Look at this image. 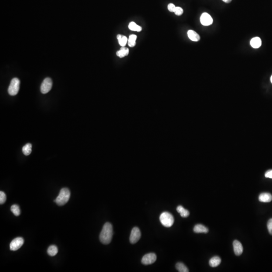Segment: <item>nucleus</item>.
Instances as JSON below:
<instances>
[{
    "label": "nucleus",
    "mask_w": 272,
    "mask_h": 272,
    "mask_svg": "<svg viewBox=\"0 0 272 272\" xmlns=\"http://www.w3.org/2000/svg\"><path fill=\"white\" fill-rule=\"evenodd\" d=\"M113 235V228L112 224L107 222L103 226L100 233L99 239L102 244H108L112 240Z\"/></svg>",
    "instance_id": "obj_1"
},
{
    "label": "nucleus",
    "mask_w": 272,
    "mask_h": 272,
    "mask_svg": "<svg viewBox=\"0 0 272 272\" xmlns=\"http://www.w3.org/2000/svg\"><path fill=\"white\" fill-rule=\"evenodd\" d=\"M70 196V190L67 188H63L61 190L59 196L54 201L59 206H64L69 201Z\"/></svg>",
    "instance_id": "obj_2"
},
{
    "label": "nucleus",
    "mask_w": 272,
    "mask_h": 272,
    "mask_svg": "<svg viewBox=\"0 0 272 272\" xmlns=\"http://www.w3.org/2000/svg\"><path fill=\"white\" fill-rule=\"evenodd\" d=\"M159 219L162 225L166 227H171L172 226L175 221L174 217L172 214L167 212L162 213L160 216Z\"/></svg>",
    "instance_id": "obj_3"
},
{
    "label": "nucleus",
    "mask_w": 272,
    "mask_h": 272,
    "mask_svg": "<svg viewBox=\"0 0 272 272\" xmlns=\"http://www.w3.org/2000/svg\"><path fill=\"white\" fill-rule=\"evenodd\" d=\"M20 80L17 78H14L12 80L8 88V93L11 96H15L17 94L20 87Z\"/></svg>",
    "instance_id": "obj_4"
},
{
    "label": "nucleus",
    "mask_w": 272,
    "mask_h": 272,
    "mask_svg": "<svg viewBox=\"0 0 272 272\" xmlns=\"http://www.w3.org/2000/svg\"><path fill=\"white\" fill-rule=\"evenodd\" d=\"M53 86V82L50 78H46L42 82L41 87L40 91L42 94H46L48 93L52 89Z\"/></svg>",
    "instance_id": "obj_5"
},
{
    "label": "nucleus",
    "mask_w": 272,
    "mask_h": 272,
    "mask_svg": "<svg viewBox=\"0 0 272 272\" xmlns=\"http://www.w3.org/2000/svg\"><path fill=\"white\" fill-rule=\"evenodd\" d=\"M141 233L139 228L135 227L132 230L130 237V241L132 244H136L140 239Z\"/></svg>",
    "instance_id": "obj_6"
},
{
    "label": "nucleus",
    "mask_w": 272,
    "mask_h": 272,
    "mask_svg": "<svg viewBox=\"0 0 272 272\" xmlns=\"http://www.w3.org/2000/svg\"><path fill=\"white\" fill-rule=\"evenodd\" d=\"M157 259V256L154 253L146 254L142 258L141 262L144 265H151L155 262Z\"/></svg>",
    "instance_id": "obj_7"
},
{
    "label": "nucleus",
    "mask_w": 272,
    "mask_h": 272,
    "mask_svg": "<svg viewBox=\"0 0 272 272\" xmlns=\"http://www.w3.org/2000/svg\"><path fill=\"white\" fill-rule=\"evenodd\" d=\"M24 244V239L22 237H17L13 239L10 244V250L16 251L18 250Z\"/></svg>",
    "instance_id": "obj_8"
},
{
    "label": "nucleus",
    "mask_w": 272,
    "mask_h": 272,
    "mask_svg": "<svg viewBox=\"0 0 272 272\" xmlns=\"http://www.w3.org/2000/svg\"><path fill=\"white\" fill-rule=\"evenodd\" d=\"M200 21L204 26H209L213 23V20L208 13H203L200 16Z\"/></svg>",
    "instance_id": "obj_9"
},
{
    "label": "nucleus",
    "mask_w": 272,
    "mask_h": 272,
    "mask_svg": "<svg viewBox=\"0 0 272 272\" xmlns=\"http://www.w3.org/2000/svg\"><path fill=\"white\" fill-rule=\"evenodd\" d=\"M233 245L234 252L235 255L237 256L241 255L242 254L244 250L242 244H241L239 241L235 240L233 242Z\"/></svg>",
    "instance_id": "obj_10"
},
{
    "label": "nucleus",
    "mask_w": 272,
    "mask_h": 272,
    "mask_svg": "<svg viewBox=\"0 0 272 272\" xmlns=\"http://www.w3.org/2000/svg\"><path fill=\"white\" fill-rule=\"evenodd\" d=\"M259 200L263 203H269L272 200V195L268 193H263L260 194L259 197Z\"/></svg>",
    "instance_id": "obj_11"
},
{
    "label": "nucleus",
    "mask_w": 272,
    "mask_h": 272,
    "mask_svg": "<svg viewBox=\"0 0 272 272\" xmlns=\"http://www.w3.org/2000/svg\"><path fill=\"white\" fill-rule=\"evenodd\" d=\"M193 231L196 233H207L209 231V229L203 225L197 224L193 228Z\"/></svg>",
    "instance_id": "obj_12"
},
{
    "label": "nucleus",
    "mask_w": 272,
    "mask_h": 272,
    "mask_svg": "<svg viewBox=\"0 0 272 272\" xmlns=\"http://www.w3.org/2000/svg\"><path fill=\"white\" fill-rule=\"evenodd\" d=\"M188 37L193 42H198L200 39V36L194 30H189L188 31Z\"/></svg>",
    "instance_id": "obj_13"
},
{
    "label": "nucleus",
    "mask_w": 272,
    "mask_h": 272,
    "mask_svg": "<svg viewBox=\"0 0 272 272\" xmlns=\"http://www.w3.org/2000/svg\"><path fill=\"white\" fill-rule=\"evenodd\" d=\"M250 44L254 49H258L262 45V40L259 37H254L251 39Z\"/></svg>",
    "instance_id": "obj_14"
},
{
    "label": "nucleus",
    "mask_w": 272,
    "mask_h": 272,
    "mask_svg": "<svg viewBox=\"0 0 272 272\" xmlns=\"http://www.w3.org/2000/svg\"><path fill=\"white\" fill-rule=\"evenodd\" d=\"M221 262L220 258L218 256H214L209 261V265L211 267H216L218 266Z\"/></svg>",
    "instance_id": "obj_15"
},
{
    "label": "nucleus",
    "mask_w": 272,
    "mask_h": 272,
    "mask_svg": "<svg viewBox=\"0 0 272 272\" xmlns=\"http://www.w3.org/2000/svg\"><path fill=\"white\" fill-rule=\"evenodd\" d=\"M176 210L182 217H188L189 215V211L188 210L185 209L182 206H178L176 208Z\"/></svg>",
    "instance_id": "obj_16"
},
{
    "label": "nucleus",
    "mask_w": 272,
    "mask_h": 272,
    "mask_svg": "<svg viewBox=\"0 0 272 272\" xmlns=\"http://www.w3.org/2000/svg\"><path fill=\"white\" fill-rule=\"evenodd\" d=\"M129 53V50L127 47L125 46H122V48L116 52V55L119 57L122 58L127 56Z\"/></svg>",
    "instance_id": "obj_17"
},
{
    "label": "nucleus",
    "mask_w": 272,
    "mask_h": 272,
    "mask_svg": "<svg viewBox=\"0 0 272 272\" xmlns=\"http://www.w3.org/2000/svg\"><path fill=\"white\" fill-rule=\"evenodd\" d=\"M57 252H58V248L57 246L54 245H50L47 249V254L50 256H54L57 254Z\"/></svg>",
    "instance_id": "obj_18"
},
{
    "label": "nucleus",
    "mask_w": 272,
    "mask_h": 272,
    "mask_svg": "<svg viewBox=\"0 0 272 272\" xmlns=\"http://www.w3.org/2000/svg\"><path fill=\"white\" fill-rule=\"evenodd\" d=\"M117 39H118L119 44L122 46H125L127 42V41H128V39L126 36H123L121 35H117Z\"/></svg>",
    "instance_id": "obj_19"
},
{
    "label": "nucleus",
    "mask_w": 272,
    "mask_h": 272,
    "mask_svg": "<svg viewBox=\"0 0 272 272\" xmlns=\"http://www.w3.org/2000/svg\"><path fill=\"white\" fill-rule=\"evenodd\" d=\"M137 38V36L135 35H130V36H129L127 43L130 47H133L136 46Z\"/></svg>",
    "instance_id": "obj_20"
},
{
    "label": "nucleus",
    "mask_w": 272,
    "mask_h": 272,
    "mask_svg": "<svg viewBox=\"0 0 272 272\" xmlns=\"http://www.w3.org/2000/svg\"><path fill=\"white\" fill-rule=\"evenodd\" d=\"M31 151L32 145L31 144H27L23 146V148H22V152L26 156H28L29 155H30L31 153Z\"/></svg>",
    "instance_id": "obj_21"
},
{
    "label": "nucleus",
    "mask_w": 272,
    "mask_h": 272,
    "mask_svg": "<svg viewBox=\"0 0 272 272\" xmlns=\"http://www.w3.org/2000/svg\"><path fill=\"white\" fill-rule=\"evenodd\" d=\"M176 269L179 272H189V270L186 266L182 263H178L176 264Z\"/></svg>",
    "instance_id": "obj_22"
},
{
    "label": "nucleus",
    "mask_w": 272,
    "mask_h": 272,
    "mask_svg": "<svg viewBox=\"0 0 272 272\" xmlns=\"http://www.w3.org/2000/svg\"><path fill=\"white\" fill-rule=\"evenodd\" d=\"M129 28L132 31L140 32L142 31V27L138 25L134 22H131L129 25Z\"/></svg>",
    "instance_id": "obj_23"
},
{
    "label": "nucleus",
    "mask_w": 272,
    "mask_h": 272,
    "mask_svg": "<svg viewBox=\"0 0 272 272\" xmlns=\"http://www.w3.org/2000/svg\"><path fill=\"white\" fill-rule=\"evenodd\" d=\"M11 211L16 216H18L20 214V210L17 205H13L11 207Z\"/></svg>",
    "instance_id": "obj_24"
},
{
    "label": "nucleus",
    "mask_w": 272,
    "mask_h": 272,
    "mask_svg": "<svg viewBox=\"0 0 272 272\" xmlns=\"http://www.w3.org/2000/svg\"><path fill=\"white\" fill-rule=\"evenodd\" d=\"M6 199H7V198H6V194L3 191H1L0 192V204L1 205L4 204L5 202H6Z\"/></svg>",
    "instance_id": "obj_25"
},
{
    "label": "nucleus",
    "mask_w": 272,
    "mask_h": 272,
    "mask_svg": "<svg viewBox=\"0 0 272 272\" xmlns=\"http://www.w3.org/2000/svg\"><path fill=\"white\" fill-rule=\"evenodd\" d=\"M183 13V9L180 7H176V9L175 10V14L177 16H181Z\"/></svg>",
    "instance_id": "obj_26"
},
{
    "label": "nucleus",
    "mask_w": 272,
    "mask_h": 272,
    "mask_svg": "<svg viewBox=\"0 0 272 272\" xmlns=\"http://www.w3.org/2000/svg\"><path fill=\"white\" fill-rule=\"evenodd\" d=\"M267 228L269 233L272 235V218L269 220L267 223Z\"/></svg>",
    "instance_id": "obj_27"
},
{
    "label": "nucleus",
    "mask_w": 272,
    "mask_h": 272,
    "mask_svg": "<svg viewBox=\"0 0 272 272\" xmlns=\"http://www.w3.org/2000/svg\"><path fill=\"white\" fill-rule=\"evenodd\" d=\"M176 7V6L172 3H170L167 6L168 9L171 12H175Z\"/></svg>",
    "instance_id": "obj_28"
},
{
    "label": "nucleus",
    "mask_w": 272,
    "mask_h": 272,
    "mask_svg": "<svg viewBox=\"0 0 272 272\" xmlns=\"http://www.w3.org/2000/svg\"><path fill=\"white\" fill-rule=\"evenodd\" d=\"M265 176L266 178H270L272 179V169L267 171L265 173Z\"/></svg>",
    "instance_id": "obj_29"
},
{
    "label": "nucleus",
    "mask_w": 272,
    "mask_h": 272,
    "mask_svg": "<svg viewBox=\"0 0 272 272\" xmlns=\"http://www.w3.org/2000/svg\"><path fill=\"white\" fill-rule=\"evenodd\" d=\"M222 1L226 3H230L232 1V0H222Z\"/></svg>",
    "instance_id": "obj_30"
},
{
    "label": "nucleus",
    "mask_w": 272,
    "mask_h": 272,
    "mask_svg": "<svg viewBox=\"0 0 272 272\" xmlns=\"http://www.w3.org/2000/svg\"><path fill=\"white\" fill-rule=\"evenodd\" d=\"M271 81L272 83V76H271Z\"/></svg>",
    "instance_id": "obj_31"
}]
</instances>
